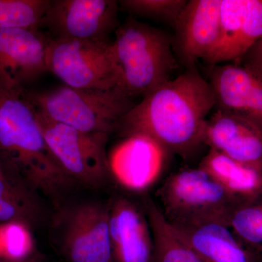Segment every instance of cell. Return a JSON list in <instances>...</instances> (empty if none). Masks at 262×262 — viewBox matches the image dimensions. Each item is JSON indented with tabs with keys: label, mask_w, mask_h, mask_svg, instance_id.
<instances>
[{
	"label": "cell",
	"mask_w": 262,
	"mask_h": 262,
	"mask_svg": "<svg viewBox=\"0 0 262 262\" xmlns=\"http://www.w3.org/2000/svg\"><path fill=\"white\" fill-rule=\"evenodd\" d=\"M214 107L209 82L193 67L136 103L116 131L122 137L147 136L169 154L189 159L205 145L207 120Z\"/></svg>",
	"instance_id": "6da1fadb"
},
{
	"label": "cell",
	"mask_w": 262,
	"mask_h": 262,
	"mask_svg": "<svg viewBox=\"0 0 262 262\" xmlns=\"http://www.w3.org/2000/svg\"><path fill=\"white\" fill-rule=\"evenodd\" d=\"M0 168L56 206L75 185L48 149L30 93L1 74Z\"/></svg>",
	"instance_id": "7a4b0ae2"
},
{
	"label": "cell",
	"mask_w": 262,
	"mask_h": 262,
	"mask_svg": "<svg viewBox=\"0 0 262 262\" xmlns=\"http://www.w3.org/2000/svg\"><path fill=\"white\" fill-rule=\"evenodd\" d=\"M112 51L119 88L131 98L145 97L171 80L177 68L172 38L134 18L117 29Z\"/></svg>",
	"instance_id": "3957f363"
},
{
	"label": "cell",
	"mask_w": 262,
	"mask_h": 262,
	"mask_svg": "<svg viewBox=\"0 0 262 262\" xmlns=\"http://www.w3.org/2000/svg\"><path fill=\"white\" fill-rule=\"evenodd\" d=\"M29 93L44 116L88 134L110 135L136 105L120 88L80 89L63 84L46 92Z\"/></svg>",
	"instance_id": "277c9868"
},
{
	"label": "cell",
	"mask_w": 262,
	"mask_h": 262,
	"mask_svg": "<svg viewBox=\"0 0 262 262\" xmlns=\"http://www.w3.org/2000/svg\"><path fill=\"white\" fill-rule=\"evenodd\" d=\"M162 213L170 224L219 221L229 225L238 202L206 170L198 167L171 174L156 192Z\"/></svg>",
	"instance_id": "5b68a950"
},
{
	"label": "cell",
	"mask_w": 262,
	"mask_h": 262,
	"mask_svg": "<svg viewBox=\"0 0 262 262\" xmlns=\"http://www.w3.org/2000/svg\"><path fill=\"white\" fill-rule=\"evenodd\" d=\"M37 121L53 158L75 184L103 187L111 178L106 144L110 135L88 134L53 121L39 113Z\"/></svg>",
	"instance_id": "8992f818"
},
{
	"label": "cell",
	"mask_w": 262,
	"mask_h": 262,
	"mask_svg": "<svg viewBox=\"0 0 262 262\" xmlns=\"http://www.w3.org/2000/svg\"><path fill=\"white\" fill-rule=\"evenodd\" d=\"M48 72L64 85L80 89L119 88L112 41L50 40Z\"/></svg>",
	"instance_id": "52a82bcc"
},
{
	"label": "cell",
	"mask_w": 262,
	"mask_h": 262,
	"mask_svg": "<svg viewBox=\"0 0 262 262\" xmlns=\"http://www.w3.org/2000/svg\"><path fill=\"white\" fill-rule=\"evenodd\" d=\"M119 9L115 0H53L39 29L52 39L110 41Z\"/></svg>",
	"instance_id": "ba28073f"
},
{
	"label": "cell",
	"mask_w": 262,
	"mask_h": 262,
	"mask_svg": "<svg viewBox=\"0 0 262 262\" xmlns=\"http://www.w3.org/2000/svg\"><path fill=\"white\" fill-rule=\"evenodd\" d=\"M61 249L69 262H113L110 202H83L63 218Z\"/></svg>",
	"instance_id": "9c48e42d"
},
{
	"label": "cell",
	"mask_w": 262,
	"mask_h": 262,
	"mask_svg": "<svg viewBox=\"0 0 262 262\" xmlns=\"http://www.w3.org/2000/svg\"><path fill=\"white\" fill-rule=\"evenodd\" d=\"M215 110L243 117L262 130V69L241 60L211 66Z\"/></svg>",
	"instance_id": "30bf717a"
},
{
	"label": "cell",
	"mask_w": 262,
	"mask_h": 262,
	"mask_svg": "<svg viewBox=\"0 0 262 262\" xmlns=\"http://www.w3.org/2000/svg\"><path fill=\"white\" fill-rule=\"evenodd\" d=\"M123 138L108 155L111 178L129 192H145L161 177L170 154L147 136Z\"/></svg>",
	"instance_id": "8fae6325"
},
{
	"label": "cell",
	"mask_w": 262,
	"mask_h": 262,
	"mask_svg": "<svg viewBox=\"0 0 262 262\" xmlns=\"http://www.w3.org/2000/svg\"><path fill=\"white\" fill-rule=\"evenodd\" d=\"M221 0H189L174 26L172 46L177 61L187 69L205 61L220 39Z\"/></svg>",
	"instance_id": "7c38bea8"
},
{
	"label": "cell",
	"mask_w": 262,
	"mask_h": 262,
	"mask_svg": "<svg viewBox=\"0 0 262 262\" xmlns=\"http://www.w3.org/2000/svg\"><path fill=\"white\" fill-rule=\"evenodd\" d=\"M220 39L205 62L211 66L242 59L262 38V0H221Z\"/></svg>",
	"instance_id": "4fadbf2b"
},
{
	"label": "cell",
	"mask_w": 262,
	"mask_h": 262,
	"mask_svg": "<svg viewBox=\"0 0 262 262\" xmlns=\"http://www.w3.org/2000/svg\"><path fill=\"white\" fill-rule=\"evenodd\" d=\"M113 262H154L155 244L142 204L117 196L110 202Z\"/></svg>",
	"instance_id": "5bb4252c"
},
{
	"label": "cell",
	"mask_w": 262,
	"mask_h": 262,
	"mask_svg": "<svg viewBox=\"0 0 262 262\" xmlns=\"http://www.w3.org/2000/svg\"><path fill=\"white\" fill-rule=\"evenodd\" d=\"M50 40L39 29H0V74L25 87L48 72Z\"/></svg>",
	"instance_id": "9a60e30c"
},
{
	"label": "cell",
	"mask_w": 262,
	"mask_h": 262,
	"mask_svg": "<svg viewBox=\"0 0 262 262\" xmlns=\"http://www.w3.org/2000/svg\"><path fill=\"white\" fill-rule=\"evenodd\" d=\"M205 145L262 170V130L243 117L220 110L208 118Z\"/></svg>",
	"instance_id": "2e32d148"
},
{
	"label": "cell",
	"mask_w": 262,
	"mask_h": 262,
	"mask_svg": "<svg viewBox=\"0 0 262 262\" xmlns=\"http://www.w3.org/2000/svg\"><path fill=\"white\" fill-rule=\"evenodd\" d=\"M170 225L204 262H260L262 259V255L244 246L224 222L205 221Z\"/></svg>",
	"instance_id": "e0dca14e"
},
{
	"label": "cell",
	"mask_w": 262,
	"mask_h": 262,
	"mask_svg": "<svg viewBox=\"0 0 262 262\" xmlns=\"http://www.w3.org/2000/svg\"><path fill=\"white\" fill-rule=\"evenodd\" d=\"M198 167L209 173L239 206L262 199V170L212 149Z\"/></svg>",
	"instance_id": "ac0fdd59"
},
{
	"label": "cell",
	"mask_w": 262,
	"mask_h": 262,
	"mask_svg": "<svg viewBox=\"0 0 262 262\" xmlns=\"http://www.w3.org/2000/svg\"><path fill=\"white\" fill-rule=\"evenodd\" d=\"M39 194L19 179L0 172V223L19 222L31 228L46 220Z\"/></svg>",
	"instance_id": "d6986e66"
},
{
	"label": "cell",
	"mask_w": 262,
	"mask_h": 262,
	"mask_svg": "<svg viewBox=\"0 0 262 262\" xmlns=\"http://www.w3.org/2000/svg\"><path fill=\"white\" fill-rule=\"evenodd\" d=\"M142 206L154 239V262H204L169 223L151 196H144Z\"/></svg>",
	"instance_id": "ffe728a7"
},
{
	"label": "cell",
	"mask_w": 262,
	"mask_h": 262,
	"mask_svg": "<svg viewBox=\"0 0 262 262\" xmlns=\"http://www.w3.org/2000/svg\"><path fill=\"white\" fill-rule=\"evenodd\" d=\"M51 0H0V29H39Z\"/></svg>",
	"instance_id": "44dd1931"
},
{
	"label": "cell",
	"mask_w": 262,
	"mask_h": 262,
	"mask_svg": "<svg viewBox=\"0 0 262 262\" xmlns=\"http://www.w3.org/2000/svg\"><path fill=\"white\" fill-rule=\"evenodd\" d=\"M229 226L244 246L262 255V199L237 206Z\"/></svg>",
	"instance_id": "7402d4cb"
},
{
	"label": "cell",
	"mask_w": 262,
	"mask_h": 262,
	"mask_svg": "<svg viewBox=\"0 0 262 262\" xmlns=\"http://www.w3.org/2000/svg\"><path fill=\"white\" fill-rule=\"evenodd\" d=\"M34 255L32 228L19 222L0 223V259L23 261Z\"/></svg>",
	"instance_id": "603a6c76"
},
{
	"label": "cell",
	"mask_w": 262,
	"mask_h": 262,
	"mask_svg": "<svg viewBox=\"0 0 262 262\" xmlns=\"http://www.w3.org/2000/svg\"><path fill=\"white\" fill-rule=\"evenodd\" d=\"M187 2L186 0H122L118 3L120 9L131 15L163 22L174 27Z\"/></svg>",
	"instance_id": "cb8c5ba5"
},
{
	"label": "cell",
	"mask_w": 262,
	"mask_h": 262,
	"mask_svg": "<svg viewBox=\"0 0 262 262\" xmlns=\"http://www.w3.org/2000/svg\"><path fill=\"white\" fill-rule=\"evenodd\" d=\"M241 60L251 62L262 69V38L251 48Z\"/></svg>",
	"instance_id": "d4e9b609"
},
{
	"label": "cell",
	"mask_w": 262,
	"mask_h": 262,
	"mask_svg": "<svg viewBox=\"0 0 262 262\" xmlns=\"http://www.w3.org/2000/svg\"><path fill=\"white\" fill-rule=\"evenodd\" d=\"M38 260L39 259H38L37 256H33L32 258H29V259L26 260V261H6V260L0 259V262H37Z\"/></svg>",
	"instance_id": "484cf974"
},
{
	"label": "cell",
	"mask_w": 262,
	"mask_h": 262,
	"mask_svg": "<svg viewBox=\"0 0 262 262\" xmlns=\"http://www.w3.org/2000/svg\"><path fill=\"white\" fill-rule=\"evenodd\" d=\"M1 171H2V169H1V168H0V172H1Z\"/></svg>",
	"instance_id": "4316f807"
},
{
	"label": "cell",
	"mask_w": 262,
	"mask_h": 262,
	"mask_svg": "<svg viewBox=\"0 0 262 262\" xmlns=\"http://www.w3.org/2000/svg\"><path fill=\"white\" fill-rule=\"evenodd\" d=\"M260 262H262V259L261 260V261H260Z\"/></svg>",
	"instance_id": "83f0119b"
}]
</instances>
